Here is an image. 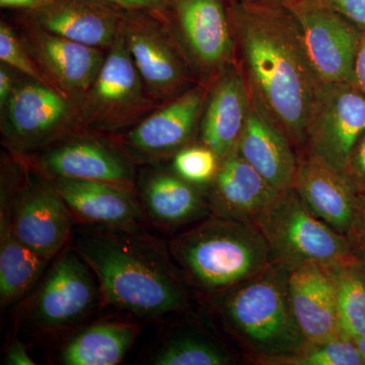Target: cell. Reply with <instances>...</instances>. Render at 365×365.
Wrapping results in <instances>:
<instances>
[{
  "label": "cell",
  "instance_id": "obj_17",
  "mask_svg": "<svg viewBox=\"0 0 365 365\" xmlns=\"http://www.w3.org/2000/svg\"><path fill=\"white\" fill-rule=\"evenodd\" d=\"M72 218L91 227H143L145 212L134 189L71 178H50Z\"/></svg>",
  "mask_w": 365,
  "mask_h": 365
},
{
  "label": "cell",
  "instance_id": "obj_30",
  "mask_svg": "<svg viewBox=\"0 0 365 365\" xmlns=\"http://www.w3.org/2000/svg\"><path fill=\"white\" fill-rule=\"evenodd\" d=\"M220 163L215 151L200 143L178 151L173 160V170L185 181L200 187L213 181Z\"/></svg>",
  "mask_w": 365,
  "mask_h": 365
},
{
  "label": "cell",
  "instance_id": "obj_10",
  "mask_svg": "<svg viewBox=\"0 0 365 365\" xmlns=\"http://www.w3.org/2000/svg\"><path fill=\"white\" fill-rule=\"evenodd\" d=\"M299 28L322 83H353L361 30L325 0H290L285 4Z\"/></svg>",
  "mask_w": 365,
  "mask_h": 365
},
{
  "label": "cell",
  "instance_id": "obj_8",
  "mask_svg": "<svg viewBox=\"0 0 365 365\" xmlns=\"http://www.w3.org/2000/svg\"><path fill=\"white\" fill-rule=\"evenodd\" d=\"M81 128L78 105L51 86L19 79L1 110V133L11 150L48 148Z\"/></svg>",
  "mask_w": 365,
  "mask_h": 365
},
{
  "label": "cell",
  "instance_id": "obj_31",
  "mask_svg": "<svg viewBox=\"0 0 365 365\" xmlns=\"http://www.w3.org/2000/svg\"><path fill=\"white\" fill-rule=\"evenodd\" d=\"M0 61L11 67L19 73L23 74V76L57 90L32 58L25 45L21 42L19 34H16L13 26L4 21L0 23Z\"/></svg>",
  "mask_w": 365,
  "mask_h": 365
},
{
  "label": "cell",
  "instance_id": "obj_15",
  "mask_svg": "<svg viewBox=\"0 0 365 365\" xmlns=\"http://www.w3.org/2000/svg\"><path fill=\"white\" fill-rule=\"evenodd\" d=\"M207 95V88L200 85L168 101L134 125L122 137V146L132 158L140 160L176 155L189 145Z\"/></svg>",
  "mask_w": 365,
  "mask_h": 365
},
{
  "label": "cell",
  "instance_id": "obj_34",
  "mask_svg": "<svg viewBox=\"0 0 365 365\" xmlns=\"http://www.w3.org/2000/svg\"><path fill=\"white\" fill-rule=\"evenodd\" d=\"M360 30H365V0H325Z\"/></svg>",
  "mask_w": 365,
  "mask_h": 365
},
{
  "label": "cell",
  "instance_id": "obj_24",
  "mask_svg": "<svg viewBox=\"0 0 365 365\" xmlns=\"http://www.w3.org/2000/svg\"><path fill=\"white\" fill-rule=\"evenodd\" d=\"M16 185L2 181L0 190V302L11 306L25 297L42 277L49 261L16 237L11 227Z\"/></svg>",
  "mask_w": 365,
  "mask_h": 365
},
{
  "label": "cell",
  "instance_id": "obj_42",
  "mask_svg": "<svg viewBox=\"0 0 365 365\" xmlns=\"http://www.w3.org/2000/svg\"><path fill=\"white\" fill-rule=\"evenodd\" d=\"M359 264L365 274V257H359Z\"/></svg>",
  "mask_w": 365,
  "mask_h": 365
},
{
  "label": "cell",
  "instance_id": "obj_13",
  "mask_svg": "<svg viewBox=\"0 0 365 365\" xmlns=\"http://www.w3.org/2000/svg\"><path fill=\"white\" fill-rule=\"evenodd\" d=\"M364 130V93L350 83H322L307 122L304 153L341 173Z\"/></svg>",
  "mask_w": 365,
  "mask_h": 365
},
{
  "label": "cell",
  "instance_id": "obj_26",
  "mask_svg": "<svg viewBox=\"0 0 365 365\" xmlns=\"http://www.w3.org/2000/svg\"><path fill=\"white\" fill-rule=\"evenodd\" d=\"M139 327L128 322H102L74 335L60 352L64 365L119 364L134 345Z\"/></svg>",
  "mask_w": 365,
  "mask_h": 365
},
{
  "label": "cell",
  "instance_id": "obj_21",
  "mask_svg": "<svg viewBox=\"0 0 365 365\" xmlns=\"http://www.w3.org/2000/svg\"><path fill=\"white\" fill-rule=\"evenodd\" d=\"M250 109V91L239 62L220 73L208 91L200 122V143L220 162L237 143Z\"/></svg>",
  "mask_w": 365,
  "mask_h": 365
},
{
  "label": "cell",
  "instance_id": "obj_36",
  "mask_svg": "<svg viewBox=\"0 0 365 365\" xmlns=\"http://www.w3.org/2000/svg\"><path fill=\"white\" fill-rule=\"evenodd\" d=\"M18 73V71L6 64L1 63L0 66V111L4 110L13 95L16 83L20 79L16 76Z\"/></svg>",
  "mask_w": 365,
  "mask_h": 365
},
{
  "label": "cell",
  "instance_id": "obj_9",
  "mask_svg": "<svg viewBox=\"0 0 365 365\" xmlns=\"http://www.w3.org/2000/svg\"><path fill=\"white\" fill-rule=\"evenodd\" d=\"M173 30L190 63L215 79L237 63L230 0H168Z\"/></svg>",
  "mask_w": 365,
  "mask_h": 365
},
{
  "label": "cell",
  "instance_id": "obj_3",
  "mask_svg": "<svg viewBox=\"0 0 365 365\" xmlns=\"http://www.w3.org/2000/svg\"><path fill=\"white\" fill-rule=\"evenodd\" d=\"M169 250L185 280L215 297L273 263L267 242L255 223L215 215L177 235Z\"/></svg>",
  "mask_w": 365,
  "mask_h": 365
},
{
  "label": "cell",
  "instance_id": "obj_1",
  "mask_svg": "<svg viewBox=\"0 0 365 365\" xmlns=\"http://www.w3.org/2000/svg\"><path fill=\"white\" fill-rule=\"evenodd\" d=\"M237 57L250 93L287 137L299 158L322 83L294 19L285 6L230 0Z\"/></svg>",
  "mask_w": 365,
  "mask_h": 365
},
{
  "label": "cell",
  "instance_id": "obj_7",
  "mask_svg": "<svg viewBox=\"0 0 365 365\" xmlns=\"http://www.w3.org/2000/svg\"><path fill=\"white\" fill-rule=\"evenodd\" d=\"M125 42L151 98L158 105L189 90L191 63L167 13L124 11Z\"/></svg>",
  "mask_w": 365,
  "mask_h": 365
},
{
  "label": "cell",
  "instance_id": "obj_16",
  "mask_svg": "<svg viewBox=\"0 0 365 365\" xmlns=\"http://www.w3.org/2000/svg\"><path fill=\"white\" fill-rule=\"evenodd\" d=\"M35 167L49 178H71L134 189L130 158L116 146L91 136H78L46 148Z\"/></svg>",
  "mask_w": 365,
  "mask_h": 365
},
{
  "label": "cell",
  "instance_id": "obj_41",
  "mask_svg": "<svg viewBox=\"0 0 365 365\" xmlns=\"http://www.w3.org/2000/svg\"><path fill=\"white\" fill-rule=\"evenodd\" d=\"M354 343L365 364V337L360 338V339L355 341Z\"/></svg>",
  "mask_w": 365,
  "mask_h": 365
},
{
  "label": "cell",
  "instance_id": "obj_5",
  "mask_svg": "<svg viewBox=\"0 0 365 365\" xmlns=\"http://www.w3.org/2000/svg\"><path fill=\"white\" fill-rule=\"evenodd\" d=\"M274 263L294 270L307 264L331 266L357 258L351 242L317 218L294 189L282 192L258 218Z\"/></svg>",
  "mask_w": 365,
  "mask_h": 365
},
{
  "label": "cell",
  "instance_id": "obj_20",
  "mask_svg": "<svg viewBox=\"0 0 365 365\" xmlns=\"http://www.w3.org/2000/svg\"><path fill=\"white\" fill-rule=\"evenodd\" d=\"M234 148L278 193L292 189L299 155L251 93L248 116Z\"/></svg>",
  "mask_w": 365,
  "mask_h": 365
},
{
  "label": "cell",
  "instance_id": "obj_14",
  "mask_svg": "<svg viewBox=\"0 0 365 365\" xmlns=\"http://www.w3.org/2000/svg\"><path fill=\"white\" fill-rule=\"evenodd\" d=\"M19 36L55 88L78 105L103 66L102 49L49 32L24 16Z\"/></svg>",
  "mask_w": 365,
  "mask_h": 365
},
{
  "label": "cell",
  "instance_id": "obj_27",
  "mask_svg": "<svg viewBox=\"0 0 365 365\" xmlns=\"http://www.w3.org/2000/svg\"><path fill=\"white\" fill-rule=\"evenodd\" d=\"M237 361V355L225 343L193 328L173 333L150 359L155 365H230Z\"/></svg>",
  "mask_w": 365,
  "mask_h": 365
},
{
  "label": "cell",
  "instance_id": "obj_23",
  "mask_svg": "<svg viewBox=\"0 0 365 365\" xmlns=\"http://www.w3.org/2000/svg\"><path fill=\"white\" fill-rule=\"evenodd\" d=\"M292 188L317 218L347 237L354 220L357 194L342 173L304 153L299 158Z\"/></svg>",
  "mask_w": 365,
  "mask_h": 365
},
{
  "label": "cell",
  "instance_id": "obj_28",
  "mask_svg": "<svg viewBox=\"0 0 365 365\" xmlns=\"http://www.w3.org/2000/svg\"><path fill=\"white\" fill-rule=\"evenodd\" d=\"M329 268L335 280L341 332L346 339L355 342L365 337V274L359 257Z\"/></svg>",
  "mask_w": 365,
  "mask_h": 365
},
{
  "label": "cell",
  "instance_id": "obj_29",
  "mask_svg": "<svg viewBox=\"0 0 365 365\" xmlns=\"http://www.w3.org/2000/svg\"><path fill=\"white\" fill-rule=\"evenodd\" d=\"M265 365H365L353 341L337 338L323 342L306 341L297 351L268 360Z\"/></svg>",
  "mask_w": 365,
  "mask_h": 365
},
{
  "label": "cell",
  "instance_id": "obj_12",
  "mask_svg": "<svg viewBox=\"0 0 365 365\" xmlns=\"http://www.w3.org/2000/svg\"><path fill=\"white\" fill-rule=\"evenodd\" d=\"M101 302L97 277L73 247L57 256L30 307L33 323L43 330H63L86 319Z\"/></svg>",
  "mask_w": 365,
  "mask_h": 365
},
{
  "label": "cell",
  "instance_id": "obj_39",
  "mask_svg": "<svg viewBox=\"0 0 365 365\" xmlns=\"http://www.w3.org/2000/svg\"><path fill=\"white\" fill-rule=\"evenodd\" d=\"M53 0H0L2 9H18L21 11H34L49 6Z\"/></svg>",
  "mask_w": 365,
  "mask_h": 365
},
{
  "label": "cell",
  "instance_id": "obj_25",
  "mask_svg": "<svg viewBox=\"0 0 365 365\" xmlns=\"http://www.w3.org/2000/svg\"><path fill=\"white\" fill-rule=\"evenodd\" d=\"M140 203L153 222L177 227L195 222L210 211L199 186L173 173L153 172L141 182Z\"/></svg>",
  "mask_w": 365,
  "mask_h": 365
},
{
  "label": "cell",
  "instance_id": "obj_35",
  "mask_svg": "<svg viewBox=\"0 0 365 365\" xmlns=\"http://www.w3.org/2000/svg\"><path fill=\"white\" fill-rule=\"evenodd\" d=\"M124 11H150L167 13L168 0H102Z\"/></svg>",
  "mask_w": 365,
  "mask_h": 365
},
{
  "label": "cell",
  "instance_id": "obj_18",
  "mask_svg": "<svg viewBox=\"0 0 365 365\" xmlns=\"http://www.w3.org/2000/svg\"><path fill=\"white\" fill-rule=\"evenodd\" d=\"M124 9L102 0H53L21 16L53 34L81 44L109 49L119 35Z\"/></svg>",
  "mask_w": 365,
  "mask_h": 365
},
{
  "label": "cell",
  "instance_id": "obj_4",
  "mask_svg": "<svg viewBox=\"0 0 365 365\" xmlns=\"http://www.w3.org/2000/svg\"><path fill=\"white\" fill-rule=\"evenodd\" d=\"M289 270L271 264L259 275L217 297L225 330L255 364L292 354L306 342L288 295Z\"/></svg>",
  "mask_w": 365,
  "mask_h": 365
},
{
  "label": "cell",
  "instance_id": "obj_2",
  "mask_svg": "<svg viewBox=\"0 0 365 365\" xmlns=\"http://www.w3.org/2000/svg\"><path fill=\"white\" fill-rule=\"evenodd\" d=\"M72 247L93 269L101 304L144 319L188 309L187 281L169 248L143 227L86 225L76 230Z\"/></svg>",
  "mask_w": 365,
  "mask_h": 365
},
{
  "label": "cell",
  "instance_id": "obj_38",
  "mask_svg": "<svg viewBox=\"0 0 365 365\" xmlns=\"http://www.w3.org/2000/svg\"><path fill=\"white\" fill-rule=\"evenodd\" d=\"M4 364L9 365H35L32 357L29 354L28 349L21 341H11L7 346Z\"/></svg>",
  "mask_w": 365,
  "mask_h": 365
},
{
  "label": "cell",
  "instance_id": "obj_40",
  "mask_svg": "<svg viewBox=\"0 0 365 365\" xmlns=\"http://www.w3.org/2000/svg\"><path fill=\"white\" fill-rule=\"evenodd\" d=\"M247 4H258V6H284L290 0H235Z\"/></svg>",
  "mask_w": 365,
  "mask_h": 365
},
{
  "label": "cell",
  "instance_id": "obj_37",
  "mask_svg": "<svg viewBox=\"0 0 365 365\" xmlns=\"http://www.w3.org/2000/svg\"><path fill=\"white\" fill-rule=\"evenodd\" d=\"M353 85L365 96V30L361 31L353 68Z\"/></svg>",
  "mask_w": 365,
  "mask_h": 365
},
{
  "label": "cell",
  "instance_id": "obj_32",
  "mask_svg": "<svg viewBox=\"0 0 365 365\" xmlns=\"http://www.w3.org/2000/svg\"><path fill=\"white\" fill-rule=\"evenodd\" d=\"M341 173L355 193L365 194V130L353 146Z\"/></svg>",
  "mask_w": 365,
  "mask_h": 365
},
{
  "label": "cell",
  "instance_id": "obj_11",
  "mask_svg": "<svg viewBox=\"0 0 365 365\" xmlns=\"http://www.w3.org/2000/svg\"><path fill=\"white\" fill-rule=\"evenodd\" d=\"M73 218L49 177L26 170L14 196L11 227L16 237L38 256L51 261L73 234Z\"/></svg>",
  "mask_w": 365,
  "mask_h": 365
},
{
  "label": "cell",
  "instance_id": "obj_6",
  "mask_svg": "<svg viewBox=\"0 0 365 365\" xmlns=\"http://www.w3.org/2000/svg\"><path fill=\"white\" fill-rule=\"evenodd\" d=\"M160 106L137 71L121 24L97 78L78 104L81 128L107 133L120 131L139 123Z\"/></svg>",
  "mask_w": 365,
  "mask_h": 365
},
{
  "label": "cell",
  "instance_id": "obj_33",
  "mask_svg": "<svg viewBox=\"0 0 365 365\" xmlns=\"http://www.w3.org/2000/svg\"><path fill=\"white\" fill-rule=\"evenodd\" d=\"M357 257H365V194H357L354 220L347 235Z\"/></svg>",
  "mask_w": 365,
  "mask_h": 365
},
{
  "label": "cell",
  "instance_id": "obj_22",
  "mask_svg": "<svg viewBox=\"0 0 365 365\" xmlns=\"http://www.w3.org/2000/svg\"><path fill=\"white\" fill-rule=\"evenodd\" d=\"M208 204L213 215L255 223L280 193L239 155L223 158L210 182Z\"/></svg>",
  "mask_w": 365,
  "mask_h": 365
},
{
  "label": "cell",
  "instance_id": "obj_19",
  "mask_svg": "<svg viewBox=\"0 0 365 365\" xmlns=\"http://www.w3.org/2000/svg\"><path fill=\"white\" fill-rule=\"evenodd\" d=\"M287 284L292 313L307 341L344 338L338 317L335 280L329 266L311 263L290 270Z\"/></svg>",
  "mask_w": 365,
  "mask_h": 365
}]
</instances>
